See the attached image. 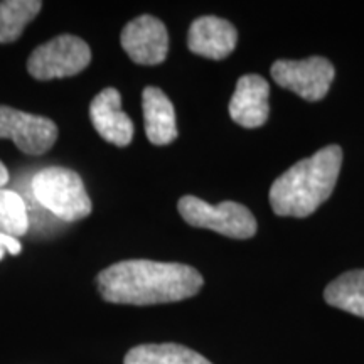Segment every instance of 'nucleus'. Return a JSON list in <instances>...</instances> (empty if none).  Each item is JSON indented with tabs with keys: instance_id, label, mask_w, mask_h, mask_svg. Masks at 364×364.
Masks as SVG:
<instances>
[{
	"instance_id": "6e6552de",
	"label": "nucleus",
	"mask_w": 364,
	"mask_h": 364,
	"mask_svg": "<svg viewBox=\"0 0 364 364\" xmlns=\"http://www.w3.org/2000/svg\"><path fill=\"white\" fill-rule=\"evenodd\" d=\"M122 48L136 65H161L169 51V34L166 26L152 16H140L124 27Z\"/></svg>"
},
{
	"instance_id": "f257e3e1",
	"label": "nucleus",
	"mask_w": 364,
	"mask_h": 364,
	"mask_svg": "<svg viewBox=\"0 0 364 364\" xmlns=\"http://www.w3.org/2000/svg\"><path fill=\"white\" fill-rule=\"evenodd\" d=\"M97 285L107 302L154 306L194 297L204 280L196 268L184 263L125 260L100 272Z\"/></svg>"
},
{
	"instance_id": "9b49d317",
	"label": "nucleus",
	"mask_w": 364,
	"mask_h": 364,
	"mask_svg": "<svg viewBox=\"0 0 364 364\" xmlns=\"http://www.w3.org/2000/svg\"><path fill=\"white\" fill-rule=\"evenodd\" d=\"M238 33L235 26L215 16L196 19L189 27L188 48L191 53L209 59H225L235 51Z\"/></svg>"
},
{
	"instance_id": "9d476101",
	"label": "nucleus",
	"mask_w": 364,
	"mask_h": 364,
	"mask_svg": "<svg viewBox=\"0 0 364 364\" xmlns=\"http://www.w3.org/2000/svg\"><path fill=\"white\" fill-rule=\"evenodd\" d=\"M270 86L258 75L241 76L230 102V115L236 124L245 129H257L270 115Z\"/></svg>"
},
{
	"instance_id": "f8f14e48",
	"label": "nucleus",
	"mask_w": 364,
	"mask_h": 364,
	"mask_svg": "<svg viewBox=\"0 0 364 364\" xmlns=\"http://www.w3.org/2000/svg\"><path fill=\"white\" fill-rule=\"evenodd\" d=\"M145 134L154 145H167L177 139L174 105L162 90L147 86L142 93Z\"/></svg>"
},
{
	"instance_id": "423d86ee",
	"label": "nucleus",
	"mask_w": 364,
	"mask_h": 364,
	"mask_svg": "<svg viewBox=\"0 0 364 364\" xmlns=\"http://www.w3.org/2000/svg\"><path fill=\"white\" fill-rule=\"evenodd\" d=\"M334 75V66L321 56L302 59V61L280 59L272 66L273 81L282 88L297 93L307 102H318L324 98Z\"/></svg>"
},
{
	"instance_id": "7ed1b4c3",
	"label": "nucleus",
	"mask_w": 364,
	"mask_h": 364,
	"mask_svg": "<svg viewBox=\"0 0 364 364\" xmlns=\"http://www.w3.org/2000/svg\"><path fill=\"white\" fill-rule=\"evenodd\" d=\"M33 191L41 206L68 223L83 220L93 208L83 179L66 167L39 171L33 179Z\"/></svg>"
},
{
	"instance_id": "1a4fd4ad",
	"label": "nucleus",
	"mask_w": 364,
	"mask_h": 364,
	"mask_svg": "<svg viewBox=\"0 0 364 364\" xmlns=\"http://www.w3.org/2000/svg\"><path fill=\"white\" fill-rule=\"evenodd\" d=\"M90 118L102 139L117 147H127L134 139V122L122 110V95L115 88H105L93 98Z\"/></svg>"
},
{
	"instance_id": "20e7f679",
	"label": "nucleus",
	"mask_w": 364,
	"mask_h": 364,
	"mask_svg": "<svg viewBox=\"0 0 364 364\" xmlns=\"http://www.w3.org/2000/svg\"><path fill=\"white\" fill-rule=\"evenodd\" d=\"M179 213L188 225L206 228L230 238L248 240L257 233V220L247 206L233 201L209 204L196 196L181 198Z\"/></svg>"
},
{
	"instance_id": "ddd939ff",
	"label": "nucleus",
	"mask_w": 364,
	"mask_h": 364,
	"mask_svg": "<svg viewBox=\"0 0 364 364\" xmlns=\"http://www.w3.org/2000/svg\"><path fill=\"white\" fill-rule=\"evenodd\" d=\"M326 302L364 318V270H351L331 282L324 290Z\"/></svg>"
},
{
	"instance_id": "4468645a",
	"label": "nucleus",
	"mask_w": 364,
	"mask_h": 364,
	"mask_svg": "<svg viewBox=\"0 0 364 364\" xmlns=\"http://www.w3.org/2000/svg\"><path fill=\"white\" fill-rule=\"evenodd\" d=\"M124 364H211L206 358L181 344H142L130 349Z\"/></svg>"
},
{
	"instance_id": "0eeeda50",
	"label": "nucleus",
	"mask_w": 364,
	"mask_h": 364,
	"mask_svg": "<svg viewBox=\"0 0 364 364\" xmlns=\"http://www.w3.org/2000/svg\"><path fill=\"white\" fill-rule=\"evenodd\" d=\"M0 139H11L27 156H43L56 142L58 127L46 117L0 107Z\"/></svg>"
},
{
	"instance_id": "2eb2a0df",
	"label": "nucleus",
	"mask_w": 364,
	"mask_h": 364,
	"mask_svg": "<svg viewBox=\"0 0 364 364\" xmlns=\"http://www.w3.org/2000/svg\"><path fill=\"white\" fill-rule=\"evenodd\" d=\"M39 0H6L0 2V43H14L26 26L41 12Z\"/></svg>"
},
{
	"instance_id": "dca6fc26",
	"label": "nucleus",
	"mask_w": 364,
	"mask_h": 364,
	"mask_svg": "<svg viewBox=\"0 0 364 364\" xmlns=\"http://www.w3.org/2000/svg\"><path fill=\"white\" fill-rule=\"evenodd\" d=\"M29 230V215L26 201L14 191L0 189V233L12 236H24Z\"/></svg>"
},
{
	"instance_id": "a211bd4d",
	"label": "nucleus",
	"mask_w": 364,
	"mask_h": 364,
	"mask_svg": "<svg viewBox=\"0 0 364 364\" xmlns=\"http://www.w3.org/2000/svg\"><path fill=\"white\" fill-rule=\"evenodd\" d=\"M7 182H9V171L7 167L0 162V189H2Z\"/></svg>"
},
{
	"instance_id": "f03ea898",
	"label": "nucleus",
	"mask_w": 364,
	"mask_h": 364,
	"mask_svg": "<svg viewBox=\"0 0 364 364\" xmlns=\"http://www.w3.org/2000/svg\"><path fill=\"white\" fill-rule=\"evenodd\" d=\"M343 150L338 145L321 149L309 159L294 164L270 188V204L275 215L306 218L316 213L334 191Z\"/></svg>"
},
{
	"instance_id": "39448f33",
	"label": "nucleus",
	"mask_w": 364,
	"mask_h": 364,
	"mask_svg": "<svg viewBox=\"0 0 364 364\" xmlns=\"http://www.w3.org/2000/svg\"><path fill=\"white\" fill-rule=\"evenodd\" d=\"M90 61V46L76 36L63 34L34 49L27 61V71L41 81L68 78L83 71Z\"/></svg>"
},
{
	"instance_id": "f3484780",
	"label": "nucleus",
	"mask_w": 364,
	"mask_h": 364,
	"mask_svg": "<svg viewBox=\"0 0 364 364\" xmlns=\"http://www.w3.org/2000/svg\"><path fill=\"white\" fill-rule=\"evenodd\" d=\"M6 253L19 255L21 253V243H19V240L12 238V236L0 233V260H2L4 255H6Z\"/></svg>"
}]
</instances>
